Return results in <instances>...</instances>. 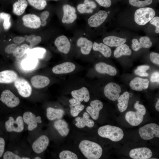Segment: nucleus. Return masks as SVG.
Wrapping results in <instances>:
<instances>
[{
  "label": "nucleus",
  "instance_id": "f257e3e1",
  "mask_svg": "<svg viewBox=\"0 0 159 159\" xmlns=\"http://www.w3.org/2000/svg\"><path fill=\"white\" fill-rule=\"evenodd\" d=\"M79 148L83 155L88 159H99L102 153V149L98 143L88 140L81 141Z\"/></svg>",
  "mask_w": 159,
  "mask_h": 159
},
{
  "label": "nucleus",
  "instance_id": "f03ea898",
  "mask_svg": "<svg viewBox=\"0 0 159 159\" xmlns=\"http://www.w3.org/2000/svg\"><path fill=\"white\" fill-rule=\"evenodd\" d=\"M97 132L100 137L107 138L114 142L121 140L124 135L122 130L120 128L110 125L100 127L98 130Z\"/></svg>",
  "mask_w": 159,
  "mask_h": 159
},
{
  "label": "nucleus",
  "instance_id": "7ed1b4c3",
  "mask_svg": "<svg viewBox=\"0 0 159 159\" xmlns=\"http://www.w3.org/2000/svg\"><path fill=\"white\" fill-rule=\"evenodd\" d=\"M134 107L136 111L127 112L125 114V118L126 121L131 125L137 126L143 122L146 110L145 106L139 104L138 101L136 102Z\"/></svg>",
  "mask_w": 159,
  "mask_h": 159
},
{
  "label": "nucleus",
  "instance_id": "20e7f679",
  "mask_svg": "<svg viewBox=\"0 0 159 159\" xmlns=\"http://www.w3.org/2000/svg\"><path fill=\"white\" fill-rule=\"evenodd\" d=\"M155 12L151 8L144 7L136 10L134 14V20L140 25H144L149 21L155 15Z\"/></svg>",
  "mask_w": 159,
  "mask_h": 159
},
{
  "label": "nucleus",
  "instance_id": "39448f33",
  "mask_svg": "<svg viewBox=\"0 0 159 159\" xmlns=\"http://www.w3.org/2000/svg\"><path fill=\"white\" fill-rule=\"evenodd\" d=\"M138 132L141 138L144 140H150L155 137H159V126L155 123L146 124L140 127Z\"/></svg>",
  "mask_w": 159,
  "mask_h": 159
},
{
  "label": "nucleus",
  "instance_id": "423d86ee",
  "mask_svg": "<svg viewBox=\"0 0 159 159\" xmlns=\"http://www.w3.org/2000/svg\"><path fill=\"white\" fill-rule=\"evenodd\" d=\"M0 101L10 108L17 106L20 102L19 98L8 89L4 90L2 92L0 95Z\"/></svg>",
  "mask_w": 159,
  "mask_h": 159
},
{
  "label": "nucleus",
  "instance_id": "0eeeda50",
  "mask_svg": "<svg viewBox=\"0 0 159 159\" xmlns=\"http://www.w3.org/2000/svg\"><path fill=\"white\" fill-rule=\"evenodd\" d=\"M5 127L8 132L14 131L20 132H22L24 128L23 118L19 116L14 120L13 117H9L8 120L5 122Z\"/></svg>",
  "mask_w": 159,
  "mask_h": 159
},
{
  "label": "nucleus",
  "instance_id": "6e6552de",
  "mask_svg": "<svg viewBox=\"0 0 159 159\" xmlns=\"http://www.w3.org/2000/svg\"><path fill=\"white\" fill-rule=\"evenodd\" d=\"M14 82L15 87L21 96L24 97H28L30 96L32 88L26 80L23 78L18 77Z\"/></svg>",
  "mask_w": 159,
  "mask_h": 159
},
{
  "label": "nucleus",
  "instance_id": "1a4fd4ad",
  "mask_svg": "<svg viewBox=\"0 0 159 159\" xmlns=\"http://www.w3.org/2000/svg\"><path fill=\"white\" fill-rule=\"evenodd\" d=\"M121 92V87L117 84L111 82L105 86L104 93L105 97L112 101H115L120 96Z\"/></svg>",
  "mask_w": 159,
  "mask_h": 159
},
{
  "label": "nucleus",
  "instance_id": "9d476101",
  "mask_svg": "<svg viewBox=\"0 0 159 159\" xmlns=\"http://www.w3.org/2000/svg\"><path fill=\"white\" fill-rule=\"evenodd\" d=\"M130 156L134 159H147L150 158L153 155L151 150L146 147L135 148L129 152Z\"/></svg>",
  "mask_w": 159,
  "mask_h": 159
},
{
  "label": "nucleus",
  "instance_id": "9b49d317",
  "mask_svg": "<svg viewBox=\"0 0 159 159\" xmlns=\"http://www.w3.org/2000/svg\"><path fill=\"white\" fill-rule=\"evenodd\" d=\"M22 20L24 25L28 28L37 29L41 25L40 18L34 14H26L23 16Z\"/></svg>",
  "mask_w": 159,
  "mask_h": 159
},
{
  "label": "nucleus",
  "instance_id": "f8f14e48",
  "mask_svg": "<svg viewBox=\"0 0 159 159\" xmlns=\"http://www.w3.org/2000/svg\"><path fill=\"white\" fill-rule=\"evenodd\" d=\"M41 117L40 116L37 117L35 115L29 111L24 112L23 115V121L28 125V129L31 131L36 128L37 123L42 122Z\"/></svg>",
  "mask_w": 159,
  "mask_h": 159
},
{
  "label": "nucleus",
  "instance_id": "ddd939ff",
  "mask_svg": "<svg viewBox=\"0 0 159 159\" xmlns=\"http://www.w3.org/2000/svg\"><path fill=\"white\" fill-rule=\"evenodd\" d=\"M107 16L108 14L107 12L104 10H100L88 19V24L91 27H97L105 21Z\"/></svg>",
  "mask_w": 159,
  "mask_h": 159
},
{
  "label": "nucleus",
  "instance_id": "4468645a",
  "mask_svg": "<svg viewBox=\"0 0 159 159\" xmlns=\"http://www.w3.org/2000/svg\"><path fill=\"white\" fill-rule=\"evenodd\" d=\"M90 105L86 107V111L92 119L97 120L99 118L100 111L103 107V103L100 101L95 100L91 101Z\"/></svg>",
  "mask_w": 159,
  "mask_h": 159
},
{
  "label": "nucleus",
  "instance_id": "2eb2a0df",
  "mask_svg": "<svg viewBox=\"0 0 159 159\" xmlns=\"http://www.w3.org/2000/svg\"><path fill=\"white\" fill-rule=\"evenodd\" d=\"M63 15L62 22L63 23H72L77 18L75 8L68 4L64 5L63 6Z\"/></svg>",
  "mask_w": 159,
  "mask_h": 159
},
{
  "label": "nucleus",
  "instance_id": "dca6fc26",
  "mask_svg": "<svg viewBox=\"0 0 159 159\" xmlns=\"http://www.w3.org/2000/svg\"><path fill=\"white\" fill-rule=\"evenodd\" d=\"M76 68L73 63L67 62L54 66L52 69L53 72L56 74H66L74 71Z\"/></svg>",
  "mask_w": 159,
  "mask_h": 159
},
{
  "label": "nucleus",
  "instance_id": "f3484780",
  "mask_svg": "<svg viewBox=\"0 0 159 159\" xmlns=\"http://www.w3.org/2000/svg\"><path fill=\"white\" fill-rule=\"evenodd\" d=\"M49 143L48 138L45 135H42L38 138L33 143L32 148L36 153H42L47 148Z\"/></svg>",
  "mask_w": 159,
  "mask_h": 159
},
{
  "label": "nucleus",
  "instance_id": "a211bd4d",
  "mask_svg": "<svg viewBox=\"0 0 159 159\" xmlns=\"http://www.w3.org/2000/svg\"><path fill=\"white\" fill-rule=\"evenodd\" d=\"M54 43L60 52L64 54H67L69 52L71 44L66 36L61 35L58 37L55 40Z\"/></svg>",
  "mask_w": 159,
  "mask_h": 159
},
{
  "label": "nucleus",
  "instance_id": "6ab92c4d",
  "mask_svg": "<svg viewBox=\"0 0 159 159\" xmlns=\"http://www.w3.org/2000/svg\"><path fill=\"white\" fill-rule=\"evenodd\" d=\"M149 83V81L147 79L136 77L131 81L129 85L132 90L136 91H141L147 89L148 87Z\"/></svg>",
  "mask_w": 159,
  "mask_h": 159
},
{
  "label": "nucleus",
  "instance_id": "aec40b11",
  "mask_svg": "<svg viewBox=\"0 0 159 159\" xmlns=\"http://www.w3.org/2000/svg\"><path fill=\"white\" fill-rule=\"evenodd\" d=\"M71 94L73 98L82 102H88L90 99V95L88 89L85 87L72 91Z\"/></svg>",
  "mask_w": 159,
  "mask_h": 159
},
{
  "label": "nucleus",
  "instance_id": "412c9836",
  "mask_svg": "<svg viewBox=\"0 0 159 159\" xmlns=\"http://www.w3.org/2000/svg\"><path fill=\"white\" fill-rule=\"evenodd\" d=\"M139 41V42L136 39H134L132 40V48L135 51H137L142 48H149L152 45L150 39L146 36L141 37Z\"/></svg>",
  "mask_w": 159,
  "mask_h": 159
},
{
  "label": "nucleus",
  "instance_id": "4be33fe9",
  "mask_svg": "<svg viewBox=\"0 0 159 159\" xmlns=\"http://www.w3.org/2000/svg\"><path fill=\"white\" fill-rule=\"evenodd\" d=\"M50 82L47 77L41 75H36L32 77L31 82L33 86L37 88H42L47 86Z\"/></svg>",
  "mask_w": 159,
  "mask_h": 159
},
{
  "label": "nucleus",
  "instance_id": "5701e85b",
  "mask_svg": "<svg viewBox=\"0 0 159 159\" xmlns=\"http://www.w3.org/2000/svg\"><path fill=\"white\" fill-rule=\"evenodd\" d=\"M95 69L97 72L101 74H107L112 76L117 74V70L114 67L103 62L96 64Z\"/></svg>",
  "mask_w": 159,
  "mask_h": 159
},
{
  "label": "nucleus",
  "instance_id": "b1692460",
  "mask_svg": "<svg viewBox=\"0 0 159 159\" xmlns=\"http://www.w3.org/2000/svg\"><path fill=\"white\" fill-rule=\"evenodd\" d=\"M75 120L76 121L75 125L79 128H83L85 126L90 128L92 127L95 124L94 122L90 119L89 114L86 112L84 113L82 117H77Z\"/></svg>",
  "mask_w": 159,
  "mask_h": 159
},
{
  "label": "nucleus",
  "instance_id": "393cba45",
  "mask_svg": "<svg viewBox=\"0 0 159 159\" xmlns=\"http://www.w3.org/2000/svg\"><path fill=\"white\" fill-rule=\"evenodd\" d=\"M77 45L80 48L81 53L84 55H87L90 53L93 46L92 43L91 41L83 37L78 39Z\"/></svg>",
  "mask_w": 159,
  "mask_h": 159
},
{
  "label": "nucleus",
  "instance_id": "a878e982",
  "mask_svg": "<svg viewBox=\"0 0 159 159\" xmlns=\"http://www.w3.org/2000/svg\"><path fill=\"white\" fill-rule=\"evenodd\" d=\"M69 102L70 114L73 117L77 116L85 108L81 102L74 98L70 99Z\"/></svg>",
  "mask_w": 159,
  "mask_h": 159
},
{
  "label": "nucleus",
  "instance_id": "bb28decb",
  "mask_svg": "<svg viewBox=\"0 0 159 159\" xmlns=\"http://www.w3.org/2000/svg\"><path fill=\"white\" fill-rule=\"evenodd\" d=\"M96 7V4L93 1L85 0L84 3L79 4L77 8L78 11L80 13H92L93 11V9Z\"/></svg>",
  "mask_w": 159,
  "mask_h": 159
},
{
  "label": "nucleus",
  "instance_id": "cd10ccee",
  "mask_svg": "<svg viewBox=\"0 0 159 159\" xmlns=\"http://www.w3.org/2000/svg\"><path fill=\"white\" fill-rule=\"evenodd\" d=\"M126 41V38L115 36H108L105 37L103 39L104 44L111 47H118L124 44Z\"/></svg>",
  "mask_w": 159,
  "mask_h": 159
},
{
  "label": "nucleus",
  "instance_id": "c85d7f7f",
  "mask_svg": "<svg viewBox=\"0 0 159 159\" xmlns=\"http://www.w3.org/2000/svg\"><path fill=\"white\" fill-rule=\"evenodd\" d=\"M54 126L62 136H66L68 134L69 129L67 123L65 120L59 119L56 121Z\"/></svg>",
  "mask_w": 159,
  "mask_h": 159
},
{
  "label": "nucleus",
  "instance_id": "c756f323",
  "mask_svg": "<svg viewBox=\"0 0 159 159\" xmlns=\"http://www.w3.org/2000/svg\"><path fill=\"white\" fill-rule=\"evenodd\" d=\"M130 98L129 93L127 91L120 96L118 99L117 107L119 111L122 112L125 111L127 109Z\"/></svg>",
  "mask_w": 159,
  "mask_h": 159
},
{
  "label": "nucleus",
  "instance_id": "7c9ffc66",
  "mask_svg": "<svg viewBox=\"0 0 159 159\" xmlns=\"http://www.w3.org/2000/svg\"><path fill=\"white\" fill-rule=\"evenodd\" d=\"M27 6L26 0H18L13 4V12L17 16H21L24 13Z\"/></svg>",
  "mask_w": 159,
  "mask_h": 159
},
{
  "label": "nucleus",
  "instance_id": "2f4dec72",
  "mask_svg": "<svg viewBox=\"0 0 159 159\" xmlns=\"http://www.w3.org/2000/svg\"><path fill=\"white\" fill-rule=\"evenodd\" d=\"M92 48L95 51L100 52L105 57H110L112 54L111 49L104 44L100 43L99 44L94 42L93 44Z\"/></svg>",
  "mask_w": 159,
  "mask_h": 159
},
{
  "label": "nucleus",
  "instance_id": "473e14b6",
  "mask_svg": "<svg viewBox=\"0 0 159 159\" xmlns=\"http://www.w3.org/2000/svg\"><path fill=\"white\" fill-rule=\"evenodd\" d=\"M46 115L48 119L53 120L56 119H60L64 114V111L61 109H55L52 107H49L46 110Z\"/></svg>",
  "mask_w": 159,
  "mask_h": 159
},
{
  "label": "nucleus",
  "instance_id": "72a5a7b5",
  "mask_svg": "<svg viewBox=\"0 0 159 159\" xmlns=\"http://www.w3.org/2000/svg\"><path fill=\"white\" fill-rule=\"evenodd\" d=\"M132 54L131 50L127 44H123L118 46L114 52L116 58H119L123 55H130Z\"/></svg>",
  "mask_w": 159,
  "mask_h": 159
},
{
  "label": "nucleus",
  "instance_id": "f704fd0d",
  "mask_svg": "<svg viewBox=\"0 0 159 159\" xmlns=\"http://www.w3.org/2000/svg\"><path fill=\"white\" fill-rule=\"evenodd\" d=\"M37 62V58L29 57L23 61L21 65L24 69L27 70H31L36 66Z\"/></svg>",
  "mask_w": 159,
  "mask_h": 159
},
{
  "label": "nucleus",
  "instance_id": "c9c22d12",
  "mask_svg": "<svg viewBox=\"0 0 159 159\" xmlns=\"http://www.w3.org/2000/svg\"><path fill=\"white\" fill-rule=\"evenodd\" d=\"M46 52V49L41 47H36L29 50L27 55L29 57L36 58H41Z\"/></svg>",
  "mask_w": 159,
  "mask_h": 159
},
{
  "label": "nucleus",
  "instance_id": "e433bc0d",
  "mask_svg": "<svg viewBox=\"0 0 159 159\" xmlns=\"http://www.w3.org/2000/svg\"><path fill=\"white\" fill-rule=\"evenodd\" d=\"M29 48V46L28 44H24L17 46L12 54L15 57L20 58L27 52Z\"/></svg>",
  "mask_w": 159,
  "mask_h": 159
},
{
  "label": "nucleus",
  "instance_id": "4c0bfd02",
  "mask_svg": "<svg viewBox=\"0 0 159 159\" xmlns=\"http://www.w3.org/2000/svg\"><path fill=\"white\" fill-rule=\"evenodd\" d=\"M27 0L31 6L39 10L43 9L47 5V3L45 0Z\"/></svg>",
  "mask_w": 159,
  "mask_h": 159
},
{
  "label": "nucleus",
  "instance_id": "58836bf2",
  "mask_svg": "<svg viewBox=\"0 0 159 159\" xmlns=\"http://www.w3.org/2000/svg\"><path fill=\"white\" fill-rule=\"evenodd\" d=\"M153 0H129L131 5L138 7H142L151 4Z\"/></svg>",
  "mask_w": 159,
  "mask_h": 159
},
{
  "label": "nucleus",
  "instance_id": "ea45409f",
  "mask_svg": "<svg viewBox=\"0 0 159 159\" xmlns=\"http://www.w3.org/2000/svg\"><path fill=\"white\" fill-rule=\"evenodd\" d=\"M61 159H77L78 157L74 153L68 150L62 151L59 155Z\"/></svg>",
  "mask_w": 159,
  "mask_h": 159
},
{
  "label": "nucleus",
  "instance_id": "a19ab883",
  "mask_svg": "<svg viewBox=\"0 0 159 159\" xmlns=\"http://www.w3.org/2000/svg\"><path fill=\"white\" fill-rule=\"evenodd\" d=\"M0 18L4 19L3 26L5 30L8 29L11 26V22L10 21V15L5 12L0 13Z\"/></svg>",
  "mask_w": 159,
  "mask_h": 159
},
{
  "label": "nucleus",
  "instance_id": "79ce46f5",
  "mask_svg": "<svg viewBox=\"0 0 159 159\" xmlns=\"http://www.w3.org/2000/svg\"><path fill=\"white\" fill-rule=\"evenodd\" d=\"M42 40V38L39 36H36L34 34L31 35L27 38L26 41L29 42L30 46L33 47L39 43Z\"/></svg>",
  "mask_w": 159,
  "mask_h": 159
},
{
  "label": "nucleus",
  "instance_id": "37998d69",
  "mask_svg": "<svg viewBox=\"0 0 159 159\" xmlns=\"http://www.w3.org/2000/svg\"><path fill=\"white\" fill-rule=\"evenodd\" d=\"M3 159H20V157L18 155L14 154L9 151H7L4 153L3 155Z\"/></svg>",
  "mask_w": 159,
  "mask_h": 159
},
{
  "label": "nucleus",
  "instance_id": "c03bdc74",
  "mask_svg": "<svg viewBox=\"0 0 159 159\" xmlns=\"http://www.w3.org/2000/svg\"><path fill=\"white\" fill-rule=\"evenodd\" d=\"M150 23L156 27L155 32L156 33H159V17H154L150 21Z\"/></svg>",
  "mask_w": 159,
  "mask_h": 159
},
{
  "label": "nucleus",
  "instance_id": "a18cd8bd",
  "mask_svg": "<svg viewBox=\"0 0 159 159\" xmlns=\"http://www.w3.org/2000/svg\"><path fill=\"white\" fill-rule=\"evenodd\" d=\"M150 59L151 61L154 64H159V54L158 53L153 52L150 55Z\"/></svg>",
  "mask_w": 159,
  "mask_h": 159
},
{
  "label": "nucleus",
  "instance_id": "49530a36",
  "mask_svg": "<svg viewBox=\"0 0 159 159\" xmlns=\"http://www.w3.org/2000/svg\"><path fill=\"white\" fill-rule=\"evenodd\" d=\"M17 45L15 44H11L6 46L5 49V52L7 54H12Z\"/></svg>",
  "mask_w": 159,
  "mask_h": 159
},
{
  "label": "nucleus",
  "instance_id": "de8ad7c7",
  "mask_svg": "<svg viewBox=\"0 0 159 159\" xmlns=\"http://www.w3.org/2000/svg\"><path fill=\"white\" fill-rule=\"evenodd\" d=\"M100 6L106 8L110 7L111 4L110 0H95Z\"/></svg>",
  "mask_w": 159,
  "mask_h": 159
},
{
  "label": "nucleus",
  "instance_id": "09e8293b",
  "mask_svg": "<svg viewBox=\"0 0 159 159\" xmlns=\"http://www.w3.org/2000/svg\"><path fill=\"white\" fill-rule=\"evenodd\" d=\"M5 145V142L4 138L0 137V158H1L4 153Z\"/></svg>",
  "mask_w": 159,
  "mask_h": 159
},
{
  "label": "nucleus",
  "instance_id": "8fccbe9b",
  "mask_svg": "<svg viewBox=\"0 0 159 159\" xmlns=\"http://www.w3.org/2000/svg\"><path fill=\"white\" fill-rule=\"evenodd\" d=\"M150 81L152 82H159V72H155L151 75L150 78Z\"/></svg>",
  "mask_w": 159,
  "mask_h": 159
},
{
  "label": "nucleus",
  "instance_id": "3c124183",
  "mask_svg": "<svg viewBox=\"0 0 159 159\" xmlns=\"http://www.w3.org/2000/svg\"><path fill=\"white\" fill-rule=\"evenodd\" d=\"M13 41L17 44H21L25 40V38L22 37H16L13 39Z\"/></svg>",
  "mask_w": 159,
  "mask_h": 159
},
{
  "label": "nucleus",
  "instance_id": "603ef678",
  "mask_svg": "<svg viewBox=\"0 0 159 159\" xmlns=\"http://www.w3.org/2000/svg\"><path fill=\"white\" fill-rule=\"evenodd\" d=\"M49 15V12L47 11H43L40 16V19L42 20H46Z\"/></svg>",
  "mask_w": 159,
  "mask_h": 159
},
{
  "label": "nucleus",
  "instance_id": "864d4df0",
  "mask_svg": "<svg viewBox=\"0 0 159 159\" xmlns=\"http://www.w3.org/2000/svg\"><path fill=\"white\" fill-rule=\"evenodd\" d=\"M150 67L147 65H141L137 67V69L142 72H146V71Z\"/></svg>",
  "mask_w": 159,
  "mask_h": 159
},
{
  "label": "nucleus",
  "instance_id": "5fc2aeb1",
  "mask_svg": "<svg viewBox=\"0 0 159 159\" xmlns=\"http://www.w3.org/2000/svg\"><path fill=\"white\" fill-rule=\"evenodd\" d=\"M135 73L136 74L141 76H148V74L146 72H141L137 69L135 70Z\"/></svg>",
  "mask_w": 159,
  "mask_h": 159
},
{
  "label": "nucleus",
  "instance_id": "6e6d98bb",
  "mask_svg": "<svg viewBox=\"0 0 159 159\" xmlns=\"http://www.w3.org/2000/svg\"><path fill=\"white\" fill-rule=\"evenodd\" d=\"M155 107L156 110L158 112H159V99H158L157 101L155 106Z\"/></svg>",
  "mask_w": 159,
  "mask_h": 159
},
{
  "label": "nucleus",
  "instance_id": "4d7b16f0",
  "mask_svg": "<svg viewBox=\"0 0 159 159\" xmlns=\"http://www.w3.org/2000/svg\"><path fill=\"white\" fill-rule=\"evenodd\" d=\"M47 21L46 20H43L41 21V24L42 26H44L46 25Z\"/></svg>",
  "mask_w": 159,
  "mask_h": 159
},
{
  "label": "nucleus",
  "instance_id": "13d9d810",
  "mask_svg": "<svg viewBox=\"0 0 159 159\" xmlns=\"http://www.w3.org/2000/svg\"><path fill=\"white\" fill-rule=\"evenodd\" d=\"M22 159H30V158L28 157H24L21 158Z\"/></svg>",
  "mask_w": 159,
  "mask_h": 159
},
{
  "label": "nucleus",
  "instance_id": "bf43d9fd",
  "mask_svg": "<svg viewBox=\"0 0 159 159\" xmlns=\"http://www.w3.org/2000/svg\"><path fill=\"white\" fill-rule=\"evenodd\" d=\"M34 159H41V158L39 157H37L34 158Z\"/></svg>",
  "mask_w": 159,
  "mask_h": 159
},
{
  "label": "nucleus",
  "instance_id": "052dcab7",
  "mask_svg": "<svg viewBox=\"0 0 159 159\" xmlns=\"http://www.w3.org/2000/svg\"><path fill=\"white\" fill-rule=\"evenodd\" d=\"M56 0V1H57V0Z\"/></svg>",
  "mask_w": 159,
  "mask_h": 159
}]
</instances>
